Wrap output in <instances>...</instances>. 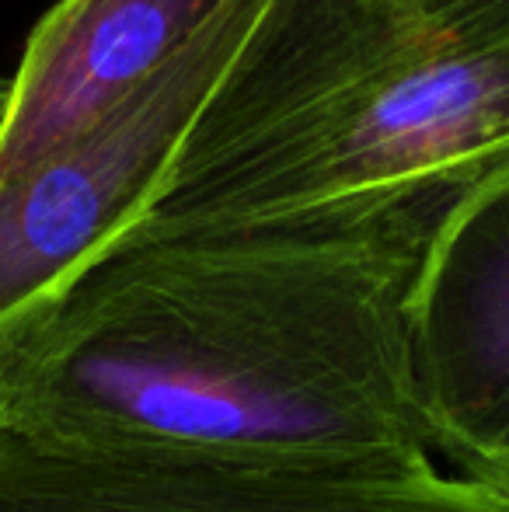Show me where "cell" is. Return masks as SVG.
I'll use <instances>...</instances> for the list:
<instances>
[{
	"instance_id": "obj_1",
	"label": "cell",
	"mask_w": 509,
	"mask_h": 512,
	"mask_svg": "<svg viewBox=\"0 0 509 512\" xmlns=\"http://www.w3.org/2000/svg\"><path fill=\"white\" fill-rule=\"evenodd\" d=\"M468 189L129 230L0 363V425L77 450L436 464L412 380V290Z\"/></svg>"
},
{
	"instance_id": "obj_2",
	"label": "cell",
	"mask_w": 509,
	"mask_h": 512,
	"mask_svg": "<svg viewBox=\"0 0 509 512\" xmlns=\"http://www.w3.org/2000/svg\"><path fill=\"white\" fill-rule=\"evenodd\" d=\"M269 7L272 0H227L95 129L0 185V363L147 216L185 133Z\"/></svg>"
},
{
	"instance_id": "obj_3",
	"label": "cell",
	"mask_w": 509,
	"mask_h": 512,
	"mask_svg": "<svg viewBox=\"0 0 509 512\" xmlns=\"http://www.w3.org/2000/svg\"><path fill=\"white\" fill-rule=\"evenodd\" d=\"M503 168L509 0H419L412 35L384 74L318 147L224 223L307 213L419 185H475Z\"/></svg>"
},
{
	"instance_id": "obj_4",
	"label": "cell",
	"mask_w": 509,
	"mask_h": 512,
	"mask_svg": "<svg viewBox=\"0 0 509 512\" xmlns=\"http://www.w3.org/2000/svg\"><path fill=\"white\" fill-rule=\"evenodd\" d=\"M0 512H509V502L436 464H272L77 450L0 425Z\"/></svg>"
},
{
	"instance_id": "obj_5",
	"label": "cell",
	"mask_w": 509,
	"mask_h": 512,
	"mask_svg": "<svg viewBox=\"0 0 509 512\" xmlns=\"http://www.w3.org/2000/svg\"><path fill=\"white\" fill-rule=\"evenodd\" d=\"M412 380L433 457L461 478L509 460V168L471 185L429 237Z\"/></svg>"
},
{
	"instance_id": "obj_6",
	"label": "cell",
	"mask_w": 509,
	"mask_h": 512,
	"mask_svg": "<svg viewBox=\"0 0 509 512\" xmlns=\"http://www.w3.org/2000/svg\"><path fill=\"white\" fill-rule=\"evenodd\" d=\"M227 0H60L35 25L0 119V185L60 154L164 67Z\"/></svg>"
},
{
	"instance_id": "obj_7",
	"label": "cell",
	"mask_w": 509,
	"mask_h": 512,
	"mask_svg": "<svg viewBox=\"0 0 509 512\" xmlns=\"http://www.w3.org/2000/svg\"><path fill=\"white\" fill-rule=\"evenodd\" d=\"M471 481H482V485H489L492 492L503 495V499L509 502V460L485 467V471H478V474H471Z\"/></svg>"
},
{
	"instance_id": "obj_8",
	"label": "cell",
	"mask_w": 509,
	"mask_h": 512,
	"mask_svg": "<svg viewBox=\"0 0 509 512\" xmlns=\"http://www.w3.org/2000/svg\"><path fill=\"white\" fill-rule=\"evenodd\" d=\"M4 105H7V81L0 77V119H4Z\"/></svg>"
}]
</instances>
